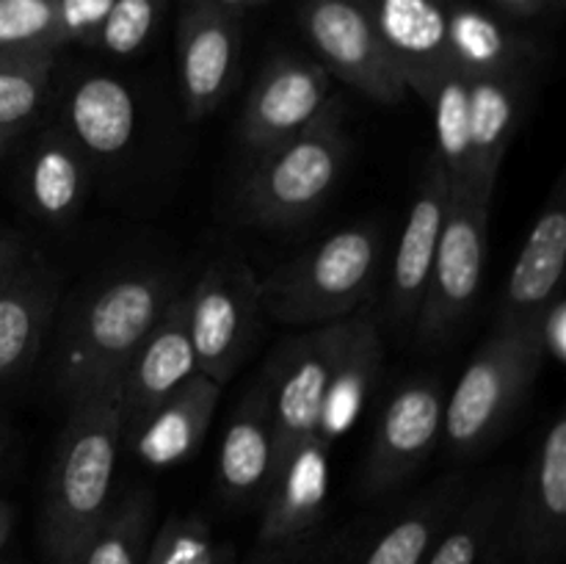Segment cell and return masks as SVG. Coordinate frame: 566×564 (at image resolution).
<instances>
[{"label":"cell","mask_w":566,"mask_h":564,"mask_svg":"<svg viewBox=\"0 0 566 564\" xmlns=\"http://www.w3.org/2000/svg\"><path fill=\"white\" fill-rule=\"evenodd\" d=\"M468 498L459 476L437 481L390 514L365 542H348L343 564H423Z\"/></svg>","instance_id":"18"},{"label":"cell","mask_w":566,"mask_h":564,"mask_svg":"<svg viewBox=\"0 0 566 564\" xmlns=\"http://www.w3.org/2000/svg\"><path fill=\"white\" fill-rule=\"evenodd\" d=\"M193 374H199L197 352H193L191 335H188L186 299L182 293H177L122 374L125 437H130L138 424L158 404H164L177 387L186 385Z\"/></svg>","instance_id":"15"},{"label":"cell","mask_w":566,"mask_h":564,"mask_svg":"<svg viewBox=\"0 0 566 564\" xmlns=\"http://www.w3.org/2000/svg\"><path fill=\"white\" fill-rule=\"evenodd\" d=\"M3 451H6V431L0 429V457H3Z\"/></svg>","instance_id":"43"},{"label":"cell","mask_w":566,"mask_h":564,"mask_svg":"<svg viewBox=\"0 0 566 564\" xmlns=\"http://www.w3.org/2000/svg\"><path fill=\"white\" fill-rule=\"evenodd\" d=\"M566 545V418L558 412L547 424L512 490L506 525L509 562L556 564Z\"/></svg>","instance_id":"11"},{"label":"cell","mask_w":566,"mask_h":564,"mask_svg":"<svg viewBox=\"0 0 566 564\" xmlns=\"http://www.w3.org/2000/svg\"><path fill=\"white\" fill-rule=\"evenodd\" d=\"M17 133H20V130H6V127H0V153L9 147V142L17 136Z\"/></svg>","instance_id":"42"},{"label":"cell","mask_w":566,"mask_h":564,"mask_svg":"<svg viewBox=\"0 0 566 564\" xmlns=\"http://www.w3.org/2000/svg\"><path fill=\"white\" fill-rule=\"evenodd\" d=\"M221 385L193 374L164 404L153 409L130 435L133 451L147 468H171L186 462L202 446L219 407Z\"/></svg>","instance_id":"21"},{"label":"cell","mask_w":566,"mask_h":564,"mask_svg":"<svg viewBox=\"0 0 566 564\" xmlns=\"http://www.w3.org/2000/svg\"><path fill=\"white\" fill-rule=\"evenodd\" d=\"M61 130L88 160H116L136 136V100L111 75H83L64 100Z\"/></svg>","instance_id":"22"},{"label":"cell","mask_w":566,"mask_h":564,"mask_svg":"<svg viewBox=\"0 0 566 564\" xmlns=\"http://www.w3.org/2000/svg\"><path fill=\"white\" fill-rule=\"evenodd\" d=\"M542 365L545 357L528 326H495L468 363L451 398H446L442 437L448 448L453 453H475L490 446L523 404Z\"/></svg>","instance_id":"5"},{"label":"cell","mask_w":566,"mask_h":564,"mask_svg":"<svg viewBox=\"0 0 566 564\" xmlns=\"http://www.w3.org/2000/svg\"><path fill=\"white\" fill-rule=\"evenodd\" d=\"M92 180V160L61 127L42 133L25 164V199L48 224L77 219Z\"/></svg>","instance_id":"24"},{"label":"cell","mask_w":566,"mask_h":564,"mask_svg":"<svg viewBox=\"0 0 566 564\" xmlns=\"http://www.w3.org/2000/svg\"><path fill=\"white\" fill-rule=\"evenodd\" d=\"M509 481L468 495L423 564H509L506 525L512 506Z\"/></svg>","instance_id":"27"},{"label":"cell","mask_w":566,"mask_h":564,"mask_svg":"<svg viewBox=\"0 0 566 564\" xmlns=\"http://www.w3.org/2000/svg\"><path fill=\"white\" fill-rule=\"evenodd\" d=\"M252 3H254V0H252Z\"/></svg>","instance_id":"47"},{"label":"cell","mask_w":566,"mask_h":564,"mask_svg":"<svg viewBox=\"0 0 566 564\" xmlns=\"http://www.w3.org/2000/svg\"><path fill=\"white\" fill-rule=\"evenodd\" d=\"M492 3L501 6V9H506V11H512V14H517V17H531V14H536V11L547 9L553 0H492Z\"/></svg>","instance_id":"39"},{"label":"cell","mask_w":566,"mask_h":564,"mask_svg":"<svg viewBox=\"0 0 566 564\" xmlns=\"http://www.w3.org/2000/svg\"><path fill=\"white\" fill-rule=\"evenodd\" d=\"M448 55L464 75H514L525 44L495 17L473 6H446Z\"/></svg>","instance_id":"29"},{"label":"cell","mask_w":566,"mask_h":564,"mask_svg":"<svg viewBox=\"0 0 566 564\" xmlns=\"http://www.w3.org/2000/svg\"><path fill=\"white\" fill-rule=\"evenodd\" d=\"M235 14L210 0H191L177 25V61L186 119L199 122L213 114L227 97L238 70Z\"/></svg>","instance_id":"14"},{"label":"cell","mask_w":566,"mask_h":564,"mask_svg":"<svg viewBox=\"0 0 566 564\" xmlns=\"http://www.w3.org/2000/svg\"><path fill=\"white\" fill-rule=\"evenodd\" d=\"M446 393L434 379H409L385 404L365 462L363 487L385 495L412 479L442 440Z\"/></svg>","instance_id":"12"},{"label":"cell","mask_w":566,"mask_h":564,"mask_svg":"<svg viewBox=\"0 0 566 564\" xmlns=\"http://www.w3.org/2000/svg\"><path fill=\"white\" fill-rule=\"evenodd\" d=\"M276 464V429L265 376L232 412L219 448V487L227 501H263Z\"/></svg>","instance_id":"19"},{"label":"cell","mask_w":566,"mask_h":564,"mask_svg":"<svg viewBox=\"0 0 566 564\" xmlns=\"http://www.w3.org/2000/svg\"><path fill=\"white\" fill-rule=\"evenodd\" d=\"M566 265V199L564 182L553 188L551 202L542 208L520 249L514 269L506 280L497 324L501 330L528 326V321L564 291Z\"/></svg>","instance_id":"17"},{"label":"cell","mask_w":566,"mask_h":564,"mask_svg":"<svg viewBox=\"0 0 566 564\" xmlns=\"http://www.w3.org/2000/svg\"><path fill=\"white\" fill-rule=\"evenodd\" d=\"M528 330L539 346L542 357L553 359L556 365H564L566 359V299L564 291H558L534 318L528 321Z\"/></svg>","instance_id":"35"},{"label":"cell","mask_w":566,"mask_h":564,"mask_svg":"<svg viewBox=\"0 0 566 564\" xmlns=\"http://www.w3.org/2000/svg\"><path fill=\"white\" fill-rule=\"evenodd\" d=\"M210 3L221 6V9H224V11H230V14H235V17H238V11H243V9H247V6L252 3V0H210Z\"/></svg>","instance_id":"41"},{"label":"cell","mask_w":566,"mask_h":564,"mask_svg":"<svg viewBox=\"0 0 566 564\" xmlns=\"http://www.w3.org/2000/svg\"><path fill=\"white\" fill-rule=\"evenodd\" d=\"M241 186L243 219L258 227H296L335 191L348 160L340 100L298 136L260 149Z\"/></svg>","instance_id":"4"},{"label":"cell","mask_w":566,"mask_h":564,"mask_svg":"<svg viewBox=\"0 0 566 564\" xmlns=\"http://www.w3.org/2000/svg\"><path fill=\"white\" fill-rule=\"evenodd\" d=\"M412 92L423 97L434 119L437 149L446 169L451 191H464L470 175V83L457 66L434 72L426 81L415 83Z\"/></svg>","instance_id":"28"},{"label":"cell","mask_w":566,"mask_h":564,"mask_svg":"<svg viewBox=\"0 0 566 564\" xmlns=\"http://www.w3.org/2000/svg\"><path fill=\"white\" fill-rule=\"evenodd\" d=\"M298 25L332 77L381 105L403 103L401 70L387 55L359 0H302Z\"/></svg>","instance_id":"9"},{"label":"cell","mask_w":566,"mask_h":564,"mask_svg":"<svg viewBox=\"0 0 566 564\" xmlns=\"http://www.w3.org/2000/svg\"><path fill=\"white\" fill-rule=\"evenodd\" d=\"M332 442L310 437L280 459L260 509L252 564H291L315 545L329 503Z\"/></svg>","instance_id":"8"},{"label":"cell","mask_w":566,"mask_h":564,"mask_svg":"<svg viewBox=\"0 0 566 564\" xmlns=\"http://www.w3.org/2000/svg\"><path fill=\"white\" fill-rule=\"evenodd\" d=\"M492 199L451 191L426 296L418 310L420 343H440L473 307L486 271Z\"/></svg>","instance_id":"7"},{"label":"cell","mask_w":566,"mask_h":564,"mask_svg":"<svg viewBox=\"0 0 566 564\" xmlns=\"http://www.w3.org/2000/svg\"><path fill=\"white\" fill-rule=\"evenodd\" d=\"M25 252H22V243L17 238H6L0 236V285L11 280L17 271L25 265Z\"/></svg>","instance_id":"37"},{"label":"cell","mask_w":566,"mask_h":564,"mask_svg":"<svg viewBox=\"0 0 566 564\" xmlns=\"http://www.w3.org/2000/svg\"><path fill=\"white\" fill-rule=\"evenodd\" d=\"M59 0H0V50H59Z\"/></svg>","instance_id":"33"},{"label":"cell","mask_w":566,"mask_h":564,"mask_svg":"<svg viewBox=\"0 0 566 564\" xmlns=\"http://www.w3.org/2000/svg\"><path fill=\"white\" fill-rule=\"evenodd\" d=\"M144 564H235V553L199 514H171L149 536Z\"/></svg>","instance_id":"32"},{"label":"cell","mask_w":566,"mask_h":564,"mask_svg":"<svg viewBox=\"0 0 566 564\" xmlns=\"http://www.w3.org/2000/svg\"><path fill=\"white\" fill-rule=\"evenodd\" d=\"M0 564H14V562H0Z\"/></svg>","instance_id":"44"},{"label":"cell","mask_w":566,"mask_h":564,"mask_svg":"<svg viewBox=\"0 0 566 564\" xmlns=\"http://www.w3.org/2000/svg\"><path fill=\"white\" fill-rule=\"evenodd\" d=\"M448 202H451V182H448L440 158L431 155L418 188H415L390 269L387 302H390L392 318L401 324H415L420 304H423L426 282H429L437 243H440L442 224H446Z\"/></svg>","instance_id":"16"},{"label":"cell","mask_w":566,"mask_h":564,"mask_svg":"<svg viewBox=\"0 0 566 564\" xmlns=\"http://www.w3.org/2000/svg\"><path fill=\"white\" fill-rule=\"evenodd\" d=\"M343 335H346V318L313 326L302 337L285 343L265 365L263 376L269 382L271 409H274L276 464L287 451L321 435V415H324L326 390L340 354Z\"/></svg>","instance_id":"10"},{"label":"cell","mask_w":566,"mask_h":564,"mask_svg":"<svg viewBox=\"0 0 566 564\" xmlns=\"http://www.w3.org/2000/svg\"><path fill=\"white\" fill-rule=\"evenodd\" d=\"M509 564H514V562H509Z\"/></svg>","instance_id":"46"},{"label":"cell","mask_w":566,"mask_h":564,"mask_svg":"<svg viewBox=\"0 0 566 564\" xmlns=\"http://www.w3.org/2000/svg\"><path fill=\"white\" fill-rule=\"evenodd\" d=\"M379 252L374 224L332 232L260 280L263 313L287 326H324L359 313L374 288Z\"/></svg>","instance_id":"3"},{"label":"cell","mask_w":566,"mask_h":564,"mask_svg":"<svg viewBox=\"0 0 566 564\" xmlns=\"http://www.w3.org/2000/svg\"><path fill=\"white\" fill-rule=\"evenodd\" d=\"M177 293L171 276L160 271H130L97 288L70 318L61 343L55 382L66 401L122 379Z\"/></svg>","instance_id":"2"},{"label":"cell","mask_w":566,"mask_h":564,"mask_svg":"<svg viewBox=\"0 0 566 564\" xmlns=\"http://www.w3.org/2000/svg\"><path fill=\"white\" fill-rule=\"evenodd\" d=\"M11 531H14V509H11L9 501H3V498H0V553H3Z\"/></svg>","instance_id":"40"},{"label":"cell","mask_w":566,"mask_h":564,"mask_svg":"<svg viewBox=\"0 0 566 564\" xmlns=\"http://www.w3.org/2000/svg\"><path fill=\"white\" fill-rule=\"evenodd\" d=\"M55 50H0V127L22 130L42 111Z\"/></svg>","instance_id":"31"},{"label":"cell","mask_w":566,"mask_h":564,"mask_svg":"<svg viewBox=\"0 0 566 564\" xmlns=\"http://www.w3.org/2000/svg\"><path fill=\"white\" fill-rule=\"evenodd\" d=\"M368 11L392 64L412 88L451 64L446 36V3L440 0H359Z\"/></svg>","instance_id":"20"},{"label":"cell","mask_w":566,"mask_h":564,"mask_svg":"<svg viewBox=\"0 0 566 564\" xmlns=\"http://www.w3.org/2000/svg\"><path fill=\"white\" fill-rule=\"evenodd\" d=\"M381 370V337L376 318L370 313H354L346 318L340 354L332 368L329 390H326L324 415H321V437L335 442L346 429H352L365 407V398L374 390Z\"/></svg>","instance_id":"26"},{"label":"cell","mask_w":566,"mask_h":564,"mask_svg":"<svg viewBox=\"0 0 566 564\" xmlns=\"http://www.w3.org/2000/svg\"><path fill=\"white\" fill-rule=\"evenodd\" d=\"M153 536V495L147 490L127 492L111 503L105 518L88 531L64 564H144Z\"/></svg>","instance_id":"30"},{"label":"cell","mask_w":566,"mask_h":564,"mask_svg":"<svg viewBox=\"0 0 566 564\" xmlns=\"http://www.w3.org/2000/svg\"><path fill=\"white\" fill-rule=\"evenodd\" d=\"M111 6H114V0H59L64 42L92 44L94 33L103 25Z\"/></svg>","instance_id":"36"},{"label":"cell","mask_w":566,"mask_h":564,"mask_svg":"<svg viewBox=\"0 0 566 564\" xmlns=\"http://www.w3.org/2000/svg\"><path fill=\"white\" fill-rule=\"evenodd\" d=\"M348 540H329L326 545H313L291 564H343Z\"/></svg>","instance_id":"38"},{"label":"cell","mask_w":566,"mask_h":564,"mask_svg":"<svg viewBox=\"0 0 566 564\" xmlns=\"http://www.w3.org/2000/svg\"><path fill=\"white\" fill-rule=\"evenodd\" d=\"M335 100L332 75L318 61L291 53L274 55L243 103V142L260 153L298 136L318 122Z\"/></svg>","instance_id":"13"},{"label":"cell","mask_w":566,"mask_h":564,"mask_svg":"<svg viewBox=\"0 0 566 564\" xmlns=\"http://www.w3.org/2000/svg\"><path fill=\"white\" fill-rule=\"evenodd\" d=\"M440 3H446V0H440Z\"/></svg>","instance_id":"45"},{"label":"cell","mask_w":566,"mask_h":564,"mask_svg":"<svg viewBox=\"0 0 566 564\" xmlns=\"http://www.w3.org/2000/svg\"><path fill=\"white\" fill-rule=\"evenodd\" d=\"M122 440V379L70 404L44 484L39 518L42 564H64L105 518Z\"/></svg>","instance_id":"1"},{"label":"cell","mask_w":566,"mask_h":564,"mask_svg":"<svg viewBox=\"0 0 566 564\" xmlns=\"http://www.w3.org/2000/svg\"><path fill=\"white\" fill-rule=\"evenodd\" d=\"M55 299V280L33 265H22L0 285V385L36 359L53 321Z\"/></svg>","instance_id":"25"},{"label":"cell","mask_w":566,"mask_h":564,"mask_svg":"<svg viewBox=\"0 0 566 564\" xmlns=\"http://www.w3.org/2000/svg\"><path fill=\"white\" fill-rule=\"evenodd\" d=\"M164 3L166 0H114L92 44L111 55H133L153 33Z\"/></svg>","instance_id":"34"},{"label":"cell","mask_w":566,"mask_h":564,"mask_svg":"<svg viewBox=\"0 0 566 564\" xmlns=\"http://www.w3.org/2000/svg\"><path fill=\"white\" fill-rule=\"evenodd\" d=\"M186 299V321L197 352L199 374L227 385L258 332L260 280L241 258H219L205 265Z\"/></svg>","instance_id":"6"},{"label":"cell","mask_w":566,"mask_h":564,"mask_svg":"<svg viewBox=\"0 0 566 564\" xmlns=\"http://www.w3.org/2000/svg\"><path fill=\"white\" fill-rule=\"evenodd\" d=\"M470 83V175L468 188L492 199L501 177L503 158L517 130L520 97L514 75H468Z\"/></svg>","instance_id":"23"}]
</instances>
